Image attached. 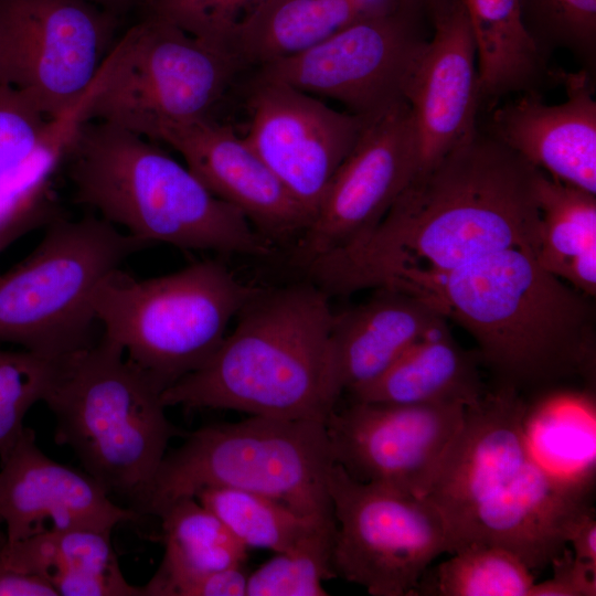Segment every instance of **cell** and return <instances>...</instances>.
<instances>
[{"label":"cell","mask_w":596,"mask_h":596,"mask_svg":"<svg viewBox=\"0 0 596 596\" xmlns=\"http://www.w3.org/2000/svg\"><path fill=\"white\" fill-rule=\"evenodd\" d=\"M362 18L383 17L396 13L406 8H417L411 0H355Z\"/></svg>","instance_id":"40"},{"label":"cell","mask_w":596,"mask_h":596,"mask_svg":"<svg viewBox=\"0 0 596 596\" xmlns=\"http://www.w3.org/2000/svg\"><path fill=\"white\" fill-rule=\"evenodd\" d=\"M332 313L311 281L259 287L210 359L161 393L163 405L326 424L343 393Z\"/></svg>","instance_id":"4"},{"label":"cell","mask_w":596,"mask_h":596,"mask_svg":"<svg viewBox=\"0 0 596 596\" xmlns=\"http://www.w3.org/2000/svg\"><path fill=\"white\" fill-rule=\"evenodd\" d=\"M566 100L545 104L534 91L498 108L493 137L563 183L596 194V102L585 71L563 74Z\"/></svg>","instance_id":"20"},{"label":"cell","mask_w":596,"mask_h":596,"mask_svg":"<svg viewBox=\"0 0 596 596\" xmlns=\"http://www.w3.org/2000/svg\"><path fill=\"white\" fill-rule=\"evenodd\" d=\"M148 246L100 216H56L36 247L0 274V342L52 359L87 348L97 340L99 289Z\"/></svg>","instance_id":"9"},{"label":"cell","mask_w":596,"mask_h":596,"mask_svg":"<svg viewBox=\"0 0 596 596\" xmlns=\"http://www.w3.org/2000/svg\"><path fill=\"white\" fill-rule=\"evenodd\" d=\"M246 142L311 221L327 188L371 118L339 111L289 85L256 78Z\"/></svg>","instance_id":"16"},{"label":"cell","mask_w":596,"mask_h":596,"mask_svg":"<svg viewBox=\"0 0 596 596\" xmlns=\"http://www.w3.org/2000/svg\"><path fill=\"white\" fill-rule=\"evenodd\" d=\"M62 361L24 349H0V461L21 436L29 409L49 394Z\"/></svg>","instance_id":"31"},{"label":"cell","mask_w":596,"mask_h":596,"mask_svg":"<svg viewBox=\"0 0 596 596\" xmlns=\"http://www.w3.org/2000/svg\"><path fill=\"white\" fill-rule=\"evenodd\" d=\"M62 161L75 202L148 245L254 257L278 252L187 166L129 129L78 121Z\"/></svg>","instance_id":"5"},{"label":"cell","mask_w":596,"mask_h":596,"mask_svg":"<svg viewBox=\"0 0 596 596\" xmlns=\"http://www.w3.org/2000/svg\"><path fill=\"white\" fill-rule=\"evenodd\" d=\"M447 321L419 298L394 287L332 313L330 339L342 392L377 380L406 350Z\"/></svg>","instance_id":"21"},{"label":"cell","mask_w":596,"mask_h":596,"mask_svg":"<svg viewBox=\"0 0 596 596\" xmlns=\"http://www.w3.org/2000/svg\"><path fill=\"white\" fill-rule=\"evenodd\" d=\"M334 461L324 424L249 416L185 435L167 451L141 513L206 487H227L278 500L298 513L336 524L328 479Z\"/></svg>","instance_id":"7"},{"label":"cell","mask_w":596,"mask_h":596,"mask_svg":"<svg viewBox=\"0 0 596 596\" xmlns=\"http://www.w3.org/2000/svg\"><path fill=\"white\" fill-rule=\"evenodd\" d=\"M244 566L212 572L173 585L166 596H246Z\"/></svg>","instance_id":"37"},{"label":"cell","mask_w":596,"mask_h":596,"mask_svg":"<svg viewBox=\"0 0 596 596\" xmlns=\"http://www.w3.org/2000/svg\"><path fill=\"white\" fill-rule=\"evenodd\" d=\"M43 402L55 419L56 443L141 514L167 447L181 435L166 415L161 392L102 333L63 359Z\"/></svg>","instance_id":"6"},{"label":"cell","mask_w":596,"mask_h":596,"mask_svg":"<svg viewBox=\"0 0 596 596\" xmlns=\"http://www.w3.org/2000/svg\"><path fill=\"white\" fill-rule=\"evenodd\" d=\"M465 408L352 400L324 424L333 461L358 481L422 498L462 426Z\"/></svg>","instance_id":"14"},{"label":"cell","mask_w":596,"mask_h":596,"mask_svg":"<svg viewBox=\"0 0 596 596\" xmlns=\"http://www.w3.org/2000/svg\"><path fill=\"white\" fill-rule=\"evenodd\" d=\"M417 8L362 18L308 50L257 68L256 78L289 85L372 118L403 98L413 61L426 40Z\"/></svg>","instance_id":"13"},{"label":"cell","mask_w":596,"mask_h":596,"mask_svg":"<svg viewBox=\"0 0 596 596\" xmlns=\"http://www.w3.org/2000/svg\"><path fill=\"white\" fill-rule=\"evenodd\" d=\"M533 572L514 553L494 545H470L441 563L436 590L443 596H529Z\"/></svg>","instance_id":"30"},{"label":"cell","mask_w":596,"mask_h":596,"mask_svg":"<svg viewBox=\"0 0 596 596\" xmlns=\"http://www.w3.org/2000/svg\"><path fill=\"white\" fill-rule=\"evenodd\" d=\"M386 287L419 298L466 330L502 385L519 391L594 377L593 297L544 268L530 248L491 253L446 273L408 275Z\"/></svg>","instance_id":"3"},{"label":"cell","mask_w":596,"mask_h":596,"mask_svg":"<svg viewBox=\"0 0 596 596\" xmlns=\"http://www.w3.org/2000/svg\"><path fill=\"white\" fill-rule=\"evenodd\" d=\"M18 89L0 84V183L22 169L61 129Z\"/></svg>","instance_id":"33"},{"label":"cell","mask_w":596,"mask_h":596,"mask_svg":"<svg viewBox=\"0 0 596 596\" xmlns=\"http://www.w3.org/2000/svg\"><path fill=\"white\" fill-rule=\"evenodd\" d=\"M157 517L164 553L145 596H166L175 584L204 574L244 566L247 549L195 497L177 499Z\"/></svg>","instance_id":"27"},{"label":"cell","mask_w":596,"mask_h":596,"mask_svg":"<svg viewBox=\"0 0 596 596\" xmlns=\"http://www.w3.org/2000/svg\"><path fill=\"white\" fill-rule=\"evenodd\" d=\"M540 173L477 131L415 174L370 231L302 269L329 296L349 295L413 274L446 273L508 248L536 254Z\"/></svg>","instance_id":"1"},{"label":"cell","mask_w":596,"mask_h":596,"mask_svg":"<svg viewBox=\"0 0 596 596\" xmlns=\"http://www.w3.org/2000/svg\"><path fill=\"white\" fill-rule=\"evenodd\" d=\"M456 1L458 0H411V2L417 8L422 4L430 8L433 14L446 9L447 7L454 4Z\"/></svg>","instance_id":"43"},{"label":"cell","mask_w":596,"mask_h":596,"mask_svg":"<svg viewBox=\"0 0 596 596\" xmlns=\"http://www.w3.org/2000/svg\"><path fill=\"white\" fill-rule=\"evenodd\" d=\"M544 28L555 41L592 54L596 34V0H533Z\"/></svg>","instance_id":"35"},{"label":"cell","mask_w":596,"mask_h":596,"mask_svg":"<svg viewBox=\"0 0 596 596\" xmlns=\"http://www.w3.org/2000/svg\"><path fill=\"white\" fill-rule=\"evenodd\" d=\"M0 596H57L43 578L7 567L0 561Z\"/></svg>","instance_id":"38"},{"label":"cell","mask_w":596,"mask_h":596,"mask_svg":"<svg viewBox=\"0 0 596 596\" xmlns=\"http://www.w3.org/2000/svg\"><path fill=\"white\" fill-rule=\"evenodd\" d=\"M478 361V354H469L455 341L445 321L406 350L377 380L350 395L363 402L459 403L467 407L486 393Z\"/></svg>","instance_id":"23"},{"label":"cell","mask_w":596,"mask_h":596,"mask_svg":"<svg viewBox=\"0 0 596 596\" xmlns=\"http://www.w3.org/2000/svg\"><path fill=\"white\" fill-rule=\"evenodd\" d=\"M538 202L541 215L536 257L565 281L573 264L596 253V198L594 193L540 173Z\"/></svg>","instance_id":"29"},{"label":"cell","mask_w":596,"mask_h":596,"mask_svg":"<svg viewBox=\"0 0 596 596\" xmlns=\"http://www.w3.org/2000/svg\"><path fill=\"white\" fill-rule=\"evenodd\" d=\"M258 289L215 259L150 278L119 269L99 289L95 313L102 333L162 393L210 359Z\"/></svg>","instance_id":"8"},{"label":"cell","mask_w":596,"mask_h":596,"mask_svg":"<svg viewBox=\"0 0 596 596\" xmlns=\"http://www.w3.org/2000/svg\"><path fill=\"white\" fill-rule=\"evenodd\" d=\"M119 21L89 0H0V84L64 117L89 92Z\"/></svg>","instance_id":"12"},{"label":"cell","mask_w":596,"mask_h":596,"mask_svg":"<svg viewBox=\"0 0 596 596\" xmlns=\"http://www.w3.org/2000/svg\"><path fill=\"white\" fill-rule=\"evenodd\" d=\"M362 19L355 0H267L235 32L228 52L260 67L308 50Z\"/></svg>","instance_id":"25"},{"label":"cell","mask_w":596,"mask_h":596,"mask_svg":"<svg viewBox=\"0 0 596 596\" xmlns=\"http://www.w3.org/2000/svg\"><path fill=\"white\" fill-rule=\"evenodd\" d=\"M525 406L519 391L500 384L465 408L424 496L443 518L448 553L494 545L540 571L566 547L571 525L592 508L587 496L560 483L531 454Z\"/></svg>","instance_id":"2"},{"label":"cell","mask_w":596,"mask_h":596,"mask_svg":"<svg viewBox=\"0 0 596 596\" xmlns=\"http://www.w3.org/2000/svg\"><path fill=\"white\" fill-rule=\"evenodd\" d=\"M30 230L0 216V253Z\"/></svg>","instance_id":"42"},{"label":"cell","mask_w":596,"mask_h":596,"mask_svg":"<svg viewBox=\"0 0 596 596\" xmlns=\"http://www.w3.org/2000/svg\"><path fill=\"white\" fill-rule=\"evenodd\" d=\"M595 401L555 391L526 405L523 430L536 461L560 483L587 496L595 472Z\"/></svg>","instance_id":"24"},{"label":"cell","mask_w":596,"mask_h":596,"mask_svg":"<svg viewBox=\"0 0 596 596\" xmlns=\"http://www.w3.org/2000/svg\"><path fill=\"white\" fill-rule=\"evenodd\" d=\"M333 533L275 555L247 575L246 596H326L322 582L336 576Z\"/></svg>","instance_id":"32"},{"label":"cell","mask_w":596,"mask_h":596,"mask_svg":"<svg viewBox=\"0 0 596 596\" xmlns=\"http://www.w3.org/2000/svg\"><path fill=\"white\" fill-rule=\"evenodd\" d=\"M477 49L481 98L534 91L544 70L521 0H462Z\"/></svg>","instance_id":"26"},{"label":"cell","mask_w":596,"mask_h":596,"mask_svg":"<svg viewBox=\"0 0 596 596\" xmlns=\"http://www.w3.org/2000/svg\"><path fill=\"white\" fill-rule=\"evenodd\" d=\"M0 561L43 578L57 596H145L125 578L110 531L73 529L4 542Z\"/></svg>","instance_id":"22"},{"label":"cell","mask_w":596,"mask_h":596,"mask_svg":"<svg viewBox=\"0 0 596 596\" xmlns=\"http://www.w3.org/2000/svg\"><path fill=\"white\" fill-rule=\"evenodd\" d=\"M194 497L247 550L289 551L336 530V524L302 515L278 500L245 490L206 487Z\"/></svg>","instance_id":"28"},{"label":"cell","mask_w":596,"mask_h":596,"mask_svg":"<svg viewBox=\"0 0 596 596\" xmlns=\"http://www.w3.org/2000/svg\"><path fill=\"white\" fill-rule=\"evenodd\" d=\"M107 12L121 17L128 13L131 9L143 7L147 0H89Z\"/></svg>","instance_id":"41"},{"label":"cell","mask_w":596,"mask_h":596,"mask_svg":"<svg viewBox=\"0 0 596 596\" xmlns=\"http://www.w3.org/2000/svg\"><path fill=\"white\" fill-rule=\"evenodd\" d=\"M0 518L8 544L31 536L73 529L113 532L140 513L116 504L87 472L47 457L24 427L0 469Z\"/></svg>","instance_id":"19"},{"label":"cell","mask_w":596,"mask_h":596,"mask_svg":"<svg viewBox=\"0 0 596 596\" xmlns=\"http://www.w3.org/2000/svg\"><path fill=\"white\" fill-rule=\"evenodd\" d=\"M434 23V36L417 52L403 87L417 136L415 174L478 131L477 49L462 0L435 13Z\"/></svg>","instance_id":"18"},{"label":"cell","mask_w":596,"mask_h":596,"mask_svg":"<svg viewBox=\"0 0 596 596\" xmlns=\"http://www.w3.org/2000/svg\"><path fill=\"white\" fill-rule=\"evenodd\" d=\"M179 152L192 173L277 248L294 246L311 216L232 126L213 117L159 126L149 137Z\"/></svg>","instance_id":"17"},{"label":"cell","mask_w":596,"mask_h":596,"mask_svg":"<svg viewBox=\"0 0 596 596\" xmlns=\"http://www.w3.org/2000/svg\"><path fill=\"white\" fill-rule=\"evenodd\" d=\"M336 574L373 596L414 595L427 566L448 553L440 513L424 497L361 482L331 467Z\"/></svg>","instance_id":"11"},{"label":"cell","mask_w":596,"mask_h":596,"mask_svg":"<svg viewBox=\"0 0 596 596\" xmlns=\"http://www.w3.org/2000/svg\"><path fill=\"white\" fill-rule=\"evenodd\" d=\"M568 543L578 560L596 565V520L593 508L573 522L567 533Z\"/></svg>","instance_id":"39"},{"label":"cell","mask_w":596,"mask_h":596,"mask_svg":"<svg viewBox=\"0 0 596 596\" xmlns=\"http://www.w3.org/2000/svg\"><path fill=\"white\" fill-rule=\"evenodd\" d=\"M266 1L147 0L142 9L147 13L167 19L192 36L230 53L228 47L237 29Z\"/></svg>","instance_id":"34"},{"label":"cell","mask_w":596,"mask_h":596,"mask_svg":"<svg viewBox=\"0 0 596 596\" xmlns=\"http://www.w3.org/2000/svg\"><path fill=\"white\" fill-rule=\"evenodd\" d=\"M241 70L230 53L145 12L116 40L79 120L114 124L149 139L161 125L212 117Z\"/></svg>","instance_id":"10"},{"label":"cell","mask_w":596,"mask_h":596,"mask_svg":"<svg viewBox=\"0 0 596 596\" xmlns=\"http://www.w3.org/2000/svg\"><path fill=\"white\" fill-rule=\"evenodd\" d=\"M553 576L534 583L529 596H595L596 565L578 560L564 550L552 560Z\"/></svg>","instance_id":"36"},{"label":"cell","mask_w":596,"mask_h":596,"mask_svg":"<svg viewBox=\"0 0 596 596\" xmlns=\"http://www.w3.org/2000/svg\"><path fill=\"white\" fill-rule=\"evenodd\" d=\"M417 164L412 111L401 98L368 121L310 225L291 247L292 263L304 268L370 231L407 187Z\"/></svg>","instance_id":"15"},{"label":"cell","mask_w":596,"mask_h":596,"mask_svg":"<svg viewBox=\"0 0 596 596\" xmlns=\"http://www.w3.org/2000/svg\"><path fill=\"white\" fill-rule=\"evenodd\" d=\"M2 524V520L0 518V525ZM4 543V538H1L0 536V547L2 546V544Z\"/></svg>","instance_id":"44"}]
</instances>
